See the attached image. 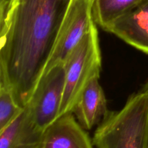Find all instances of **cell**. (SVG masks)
I'll use <instances>...</instances> for the list:
<instances>
[{
	"instance_id": "cell-10",
	"label": "cell",
	"mask_w": 148,
	"mask_h": 148,
	"mask_svg": "<svg viewBox=\"0 0 148 148\" xmlns=\"http://www.w3.org/2000/svg\"><path fill=\"white\" fill-rule=\"evenodd\" d=\"M147 0H94L92 17L101 28L130 12Z\"/></svg>"
},
{
	"instance_id": "cell-2",
	"label": "cell",
	"mask_w": 148,
	"mask_h": 148,
	"mask_svg": "<svg viewBox=\"0 0 148 148\" xmlns=\"http://www.w3.org/2000/svg\"><path fill=\"white\" fill-rule=\"evenodd\" d=\"M96 148H147L148 84L118 111L109 112L92 137Z\"/></svg>"
},
{
	"instance_id": "cell-14",
	"label": "cell",
	"mask_w": 148,
	"mask_h": 148,
	"mask_svg": "<svg viewBox=\"0 0 148 148\" xmlns=\"http://www.w3.org/2000/svg\"><path fill=\"white\" fill-rule=\"evenodd\" d=\"M147 84H148V82H147ZM147 148H148V145H147Z\"/></svg>"
},
{
	"instance_id": "cell-3",
	"label": "cell",
	"mask_w": 148,
	"mask_h": 148,
	"mask_svg": "<svg viewBox=\"0 0 148 148\" xmlns=\"http://www.w3.org/2000/svg\"><path fill=\"white\" fill-rule=\"evenodd\" d=\"M65 83L59 118L72 114L88 84L100 77L102 57L97 25L95 23L64 63Z\"/></svg>"
},
{
	"instance_id": "cell-5",
	"label": "cell",
	"mask_w": 148,
	"mask_h": 148,
	"mask_svg": "<svg viewBox=\"0 0 148 148\" xmlns=\"http://www.w3.org/2000/svg\"><path fill=\"white\" fill-rule=\"evenodd\" d=\"M93 3L94 0H71L42 75L53 66L64 63L89 31L95 23L92 17Z\"/></svg>"
},
{
	"instance_id": "cell-11",
	"label": "cell",
	"mask_w": 148,
	"mask_h": 148,
	"mask_svg": "<svg viewBox=\"0 0 148 148\" xmlns=\"http://www.w3.org/2000/svg\"><path fill=\"white\" fill-rule=\"evenodd\" d=\"M23 108L17 103L11 91L3 87L0 90V133L15 119Z\"/></svg>"
},
{
	"instance_id": "cell-6",
	"label": "cell",
	"mask_w": 148,
	"mask_h": 148,
	"mask_svg": "<svg viewBox=\"0 0 148 148\" xmlns=\"http://www.w3.org/2000/svg\"><path fill=\"white\" fill-rule=\"evenodd\" d=\"M102 29L148 54V0Z\"/></svg>"
},
{
	"instance_id": "cell-4",
	"label": "cell",
	"mask_w": 148,
	"mask_h": 148,
	"mask_svg": "<svg viewBox=\"0 0 148 148\" xmlns=\"http://www.w3.org/2000/svg\"><path fill=\"white\" fill-rule=\"evenodd\" d=\"M65 83L64 64L43 75L24 108L39 131L44 132L59 118Z\"/></svg>"
},
{
	"instance_id": "cell-9",
	"label": "cell",
	"mask_w": 148,
	"mask_h": 148,
	"mask_svg": "<svg viewBox=\"0 0 148 148\" xmlns=\"http://www.w3.org/2000/svg\"><path fill=\"white\" fill-rule=\"evenodd\" d=\"M43 134L35 127L24 108L0 133V148H40Z\"/></svg>"
},
{
	"instance_id": "cell-7",
	"label": "cell",
	"mask_w": 148,
	"mask_h": 148,
	"mask_svg": "<svg viewBox=\"0 0 148 148\" xmlns=\"http://www.w3.org/2000/svg\"><path fill=\"white\" fill-rule=\"evenodd\" d=\"M86 131L73 114H65L45 130L40 148H94Z\"/></svg>"
},
{
	"instance_id": "cell-1",
	"label": "cell",
	"mask_w": 148,
	"mask_h": 148,
	"mask_svg": "<svg viewBox=\"0 0 148 148\" xmlns=\"http://www.w3.org/2000/svg\"><path fill=\"white\" fill-rule=\"evenodd\" d=\"M71 0H9L0 33L4 86L24 108L53 49Z\"/></svg>"
},
{
	"instance_id": "cell-12",
	"label": "cell",
	"mask_w": 148,
	"mask_h": 148,
	"mask_svg": "<svg viewBox=\"0 0 148 148\" xmlns=\"http://www.w3.org/2000/svg\"><path fill=\"white\" fill-rule=\"evenodd\" d=\"M8 4L9 0H0V33L4 26Z\"/></svg>"
},
{
	"instance_id": "cell-8",
	"label": "cell",
	"mask_w": 148,
	"mask_h": 148,
	"mask_svg": "<svg viewBox=\"0 0 148 148\" xmlns=\"http://www.w3.org/2000/svg\"><path fill=\"white\" fill-rule=\"evenodd\" d=\"M108 113L105 92L99 78H95L81 94L72 114L82 128L90 130L98 125Z\"/></svg>"
},
{
	"instance_id": "cell-13",
	"label": "cell",
	"mask_w": 148,
	"mask_h": 148,
	"mask_svg": "<svg viewBox=\"0 0 148 148\" xmlns=\"http://www.w3.org/2000/svg\"><path fill=\"white\" fill-rule=\"evenodd\" d=\"M4 86V82H3V78H2V74H1V69H0V90H1V88Z\"/></svg>"
}]
</instances>
